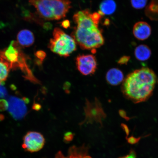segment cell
Wrapping results in <instances>:
<instances>
[{
	"label": "cell",
	"instance_id": "6da1fadb",
	"mask_svg": "<svg viewBox=\"0 0 158 158\" xmlns=\"http://www.w3.org/2000/svg\"><path fill=\"white\" fill-rule=\"evenodd\" d=\"M156 80L152 70L143 68L127 75L123 81L122 91L124 96L134 103L145 102L152 94Z\"/></svg>",
	"mask_w": 158,
	"mask_h": 158
},
{
	"label": "cell",
	"instance_id": "7a4b0ae2",
	"mask_svg": "<svg viewBox=\"0 0 158 158\" xmlns=\"http://www.w3.org/2000/svg\"><path fill=\"white\" fill-rule=\"evenodd\" d=\"M91 13L87 9L74 15L73 19L76 27L72 36L81 48L94 52L104 44V39L98 24L93 20Z\"/></svg>",
	"mask_w": 158,
	"mask_h": 158
},
{
	"label": "cell",
	"instance_id": "3957f363",
	"mask_svg": "<svg viewBox=\"0 0 158 158\" xmlns=\"http://www.w3.org/2000/svg\"><path fill=\"white\" fill-rule=\"evenodd\" d=\"M41 18L46 20H59L66 17L72 8L70 0H29Z\"/></svg>",
	"mask_w": 158,
	"mask_h": 158
},
{
	"label": "cell",
	"instance_id": "277c9868",
	"mask_svg": "<svg viewBox=\"0 0 158 158\" xmlns=\"http://www.w3.org/2000/svg\"><path fill=\"white\" fill-rule=\"evenodd\" d=\"M0 54L10 64L11 69L19 68L24 73L27 79L32 82L36 80L27 66L26 58L17 42L11 41L9 47L0 51Z\"/></svg>",
	"mask_w": 158,
	"mask_h": 158
},
{
	"label": "cell",
	"instance_id": "5b68a950",
	"mask_svg": "<svg viewBox=\"0 0 158 158\" xmlns=\"http://www.w3.org/2000/svg\"><path fill=\"white\" fill-rule=\"evenodd\" d=\"M52 35L48 47L53 53L60 56L67 57L76 50L77 43L74 39L62 29L55 27Z\"/></svg>",
	"mask_w": 158,
	"mask_h": 158
},
{
	"label": "cell",
	"instance_id": "8992f818",
	"mask_svg": "<svg viewBox=\"0 0 158 158\" xmlns=\"http://www.w3.org/2000/svg\"><path fill=\"white\" fill-rule=\"evenodd\" d=\"M27 98L21 99L15 96H10L8 99L7 110L14 119L19 120L27 115V109L26 105Z\"/></svg>",
	"mask_w": 158,
	"mask_h": 158
},
{
	"label": "cell",
	"instance_id": "52a82bcc",
	"mask_svg": "<svg viewBox=\"0 0 158 158\" xmlns=\"http://www.w3.org/2000/svg\"><path fill=\"white\" fill-rule=\"evenodd\" d=\"M77 68L84 76L94 74L97 68V61L94 55H79L76 58Z\"/></svg>",
	"mask_w": 158,
	"mask_h": 158
},
{
	"label": "cell",
	"instance_id": "ba28073f",
	"mask_svg": "<svg viewBox=\"0 0 158 158\" xmlns=\"http://www.w3.org/2000/svg\"><path fill=\"white\" fill-rule=\"evenodd\" d=\"M45 141L44 138L41 133L35 131L29 132L23 138V147L30 152H35L42 149Z\"/></svg>",
	"mask_w": 158,
	"mask_h": 158
},
{
	"label": "cell",
	"instance_id": "9c48e42d",
	"mask_svg": "<svg viewBox=\"0 0 158 158\" xmlns=\"http://www.w3.org/2000/svg\"><path fill=\"white\" fill-rule=\"evenodd\" d=\"M151 26L145 22H138L133 27L134 36L138 40H144L147 39L151 35Z\"/></svg>",
	"mask_w": 158,
	"mask_h": 158
},
{
	"label": "cell",
	"instance_id": "30bf717a",
	"mask_svg": "<svg viewBox=\"0 0 158 158\" xmlns=\"http://www.w3.org/2000/svg\"><path fill=\"white\" fill-rule=\"evenodd\" d=\"M17 43L21 47H27L32 45L35 42L34 35L28 29L19 31L17 35Z\"/></svg>",
	"mask_w": 158,
	"mask_h": 158
},
{
	"label": "cell",
	"instance_id": "8fae6325",
	"mask_svg": "<svg viewBox=\"0 0 158 158\" xmlns=\"http://www.w3.org/2000/svg\"><path fill=\"white\" fill-rule=\"evenodd\" d=\"M106 79L108 83L111 85H118L123 81L124 75L119 69L112 68L106 73Z\"/></svg>",
	"mask_w": 158,
	"mask_h": 158
},
{
	"label": "cell",
	"instance_id": "7c38bea8",
	"mask_svg": "<svg viewBox=\"0 0 158 158\" xmlns=\"http://www.w3.org/2000/svg\"><path fill=\"white\" fill-rule=\"evenodd\" d=\"M116 4L114 0H104L100 5L98 13L102 16L113 14L116 9Z\"/></svg>",
	"mask_w": 158,
	"mask_h": 158
},
{
	"label": "cell",
	"instance_id": "4fadbf2b",
	"mask_svg": "<svg viewBox=\"0 0 158 158\" xmlns=\"http://www.w3.org/2000/svg\"><path fill=\"white\" fill-rule=\"evenodd\" d=\"M151 49L145 44L138 45L135 49L134 55L136 59L140 61L147 60L151 56Z\"/></svg>",
	"mask_w": 158,
	"mask_h": 158
},
{
	"label": "cell",
	"instance_id": "5bb4252c",
	"mask_svg": "<svg viewBox=\"0 0 158 158\" xmlns=\"http://www.w3.org/2000/svg\"><path fill=\"white\" fill-rule=\"evenodd\" d=\"M145 14L153 21H158V0H151L146 8Z\"/></svg>",
	"mask_w": 158,
	"mask_h": 158
},
{
	"label": "cell",
	"instance_id": "9a60e30c",
	"mask_svg": "<svg viewBox=\"0 0 158 158\" xmlns=\"http://www.w3.org/2000/svg\"><path fill=\"white\" fill-rule=\"evenodd\" d=\"M11 69L10 64L0 54V84L6 80Z\"/></svg>",
	"mask_w": 158,
	"mask_h": 158
},
{
	"label": "cell",
	"instance_id": "2e32d148",
	"mask_svg": "<svg viewBox=\"0 0 158 158\" xmlns=\"http://www.w3.org/2000/svg\"><path fill=\"white\" fill-rule=\"evenodd\" d=\"M132 7L136 9H141L146 6L148 0H130Z\"/></svg>",
	"mask_w": 158,
	"mask_h": 158
},
{
	"label": "cell",
	"instance_id": "e0dca14e",
	"mask_svg": "<svg viewBox=\"0 0 158 158\" xmlns=\"http://www.w3.org/2000/svg\"><path fill=\"white\" fill-rule=\"evenodd\" d=\"M130 58V57L129 56H123L118 60V63L120 65L127 64Z\"/></svg>",
	"mask_w": 158,
	"mask_h": 158
},
{
	"label": "cell",
	"instance_id": "ac0fdd59",
	"mask_svg": "<svg viewBox=\"0 0 158 158\" xmlns=\"http://www.w3.org/2000/svg\"><path fill=\"white\" fill-rule=\"evenodd\" d=\"M8 103L7 100L0 99V110H7Z\"/></svg>",
	"mask_w": 158,
	"mask_h": 158
},
{
	"label": "cell",
	"instance_id": "d6986e66",
	"mask_svg": "<svg viewBox=\"0 0 158 158\" xmlns=\"http://www.w3.org/2000/svg\"><path fill=\"white\" fill-rule=\"evenodd\" d=\"M37 58L40 59L41 61H43L45 59V56H46V54L43 51H39L35 53Z\"/></svg>",
	"mask_w": 158,
	"mask_h": 158
},
{
	"label": "cell",
	"instance_id": "ffe728a7",
	"mask_svg": "<svg viewBox=\"0 0 158 158\" xmlns=\"http://www.w3.org/2000/svg\"><path fill=\"white\" fill-rule=\"evenodd\" d=\"M7 94V91L5 88L0 84V98H5Z\"/></svg>",
	"mask_w": 158,
	"mask_h": 158
},
{
	"label": "cell",
	"instance_id": "44dd1931",
	"mask_svg": "<svg viewBox=\"0 0 158 158\" xmlns=\"http://www.w3.org/2000/svg\"><path fill=\"white\" fill-rule=\"evenodd\" d=\"M119 158H137L135 152L133 150H131L127 155Z\"/></svg>",
	"mask_w": 158,
	"mask_h": 158
},
{
	"label": "cell",
	"instance_id": "7402d4cb",
	"mask_svg": "<svg viewBox=\"0 0 158 158\" xmlns=\"http://www.w3.org/2000/svg\"><path fill=\"white\" fill-rule=\"evenodd\" d=\"M141 139L140 138H135L133 137H131L128 138L127 139L128 143L131 144H135L137 143Z\"/></svg>",
	"mask_w": 158,
	"mask_h": 158
},
{
	"label": "cell",
	"instance_id": "603a6c76",
	"mask_svg": "<svg viewBox=\"0 0 158 158\" xmlns=\"http://www.w3.org/2000/svg\"><path fill=\"white\" fill-rule=\"evenodd\" d=\"M119 114L121 117L123 118L126 120H128L131 118L127 116L126 111L123 110H120L119 111Z\"/></svg>",
	"mask_w": 158,
	"mask_h": 158
},
{
	"label": "cell",
	"instance_id": "cb8c5ba5",
	"mask_svg": "<svg viewBox=\"0 0 158 158\" xmlns=\"http://www.w3.org/2000/svg\"><path fill=\"white\" fill-rule=\"evenodd\" d=\"M62 26L64 28L67 29L70 27V22L68 20H66L62 22Z\"/></svg>",
	"mask_w": 158,
	"mask_h": 158
},
{
	"label": "cell",
	"instance_id": "d4e9b609",
	"mask_svg": "<svg viewBox=\"0 0 158 158\" xmlns=\"http://www.w3.org/2000/svg\"><path fill=\"white\" fill-rule=\"evenodd\" d=\"M122 126L123 127V129H124V131L126 132V134L128 135L129 133V131L127 126L124 124H122Z\"/></svg>",
	"mask_w": 158,
	"mask_h": 158
}]
</instances>
